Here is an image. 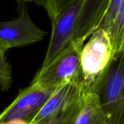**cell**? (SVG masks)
<instances>
[{"instance_id": "1", "label": "cell", "mask_w": 124, "mask_h": 124, "mask_svg": "<svg viewBox=\"0 0 124 124\" xmlns=\"http://www.w3.org/2000/svg\"><path fill=\"white\" fill-rule=\"evenodd\" d=\"M114 56L110 33L98 28L86 40L81 52L80 81L85 94L96 93Z\"/></svg>"}, {"instance_id": "2", "label": "cell", "mask_w": 124, "mask_h": 124, "mask_svg": "<svg viewBox=\"0 0 124 124\" xmlns=\"http://www.w3.org/2000/svg\"><path fill=\"white\" fill-rule=\"evenodd\" d=\"M95 94L110 124H124V50L114 56Z\"/></svg>"}, {"instance_id": "3", "label": "cell", "mask_w": 124, "mask_h": 124, "mask_svg": "<svg viewBox=\"0 0 124 124\" xmlns=\"http://www.w3.org/2000/svg\"><path fill=\"white\" fill-rule=\"evenodd\" d=\"M83 46L73 43L49 65L40 68L31 84L41 89H55L79 78Z\"/></svg>"}, {"instance_id": "4", "label": "cell", "mask_w": 124, "mask_h": 124, "mask_svg": "<svg viewBox=\"0 0 124 124\" xmlns=\"http://www.w3.org/2000/svg\"><path fill=\"white\" fill-rule=\"evenodd\" d=\"M17 17L9 21H0V48L7 50L25 46L41 41L46 32L31 20L25 5H21Z\"/></svg>"}, {"instance_id": "5", "label": "cell", "mask_w": 124, "mask_h": 124, "mask_svg": "<svg viewBox=\"0 0 124 124\" xmlns=\"http://www.w3.org/2000/svg\"><path fill=\"white\" fill-rule=\"evenodd\" d=\"M55 89H41L31 84L20 90L13 102L0 114V124L20 120L29 124Z\"/></svg>"}, {"instance_id": "6", "label": "cell", "mask_w": 124, "mask_h": 124, "mask_svg": "<svg viewBox=\"0 0 124 124\" xmlns=\"http://www.w3.org/2000/svg\"><path fill=\"white\" fill-rule=\"evenodd\" d=\"M81 0H76L52 21V33L41 68L46 67L73 44L74 28Z\"/></svg>"}, {"instance_id": "7", "label": "cell", "mask_w": 124, "mask_h": 124, "mask_svg": "<svg viewBox=\"0 0 124 124\" xmlns=\"http://www.w3.org/2000/svg\"><path fill=\"white\" fill-rule=\"evenodd\" d=\"M85 94L80 77L57 87L43 108L29 124H37L68 108Z\"/></svg>"}, {"instance_id": "8", "label": "cell", "mask_w": 124, "mask_h": 124, "mask_svg": "<svg viewBox=\"0 0 124 124\" xmlns=\"http://www.w3.org/2000/svg\"><path fill=\"white\" fill-rule=\"evenodd\" d=\"M73 124H110L95 93L84 95L81 108Z\"/></svg>"}, {"instance_id": "9", "label": "cell", "mask_w": 124, "mask_h": 124, "mask_svg": "<svg viewBox=\"0 0 124 124\" xmlns=\"http://www.w3.org/2000/svg\"><path fill=\"white\" fill-rule=\"evenodd\" d=\"M113 43L115 55L124 50V0L118 9L113 25L108 31Z\"/></svg>"}, {"instance_id": "10", "label": "cell", "mask_w": 124, "mask_h": 124, "mask_svg": "<svg viewBox=\"0 0 124 124\" xmlns=\"http://www.w3.org/2000/svg\"><path fill=\"white\" fill-rule=\"evenodd\" d=\"M84 96L68 108L37 124H73L80 111Z\"/></svg>"}, {"instance_id": "11", "label": "cell", "mask_w": 124, "mask_h": 124, "mask_svg": "<svg viewBox=\"0 0 124 124\" xmlns=\"http://www.w3.org/2000/svg\"><path fill=\"white\" fill-rule=\"evenodd\" d=\"M5 49H0V89L2 91H7L12 81V66L7 59Z\"/></svg>"}, {"instance_id": "12", "label": "cell", "mask_w": 124, "mask_h": 124, "mask_svg": "<svg viewBox=\"0 0 124 124\" xmlns=\"http://www.w3.org/2000/svg\"><path fill=\"white\" fill-rule=\"evenodd\" d=\"M76 1V0H44L41 6L46 10L52 22Z\"/></svg>"}, {"instance_id": "13", "label": "cell", "mask_w": 124, "mask_h": 124, "mask_svg": "<svg viewBox=\"0 0 124 124\" xmlns=\"http://www.w3.org/2000/svg\"><path fill=\"white\" fill-rule=\"evenodd\" d=\"M0 49H1V48H0Z\"/></svg>"}]
</instances>
